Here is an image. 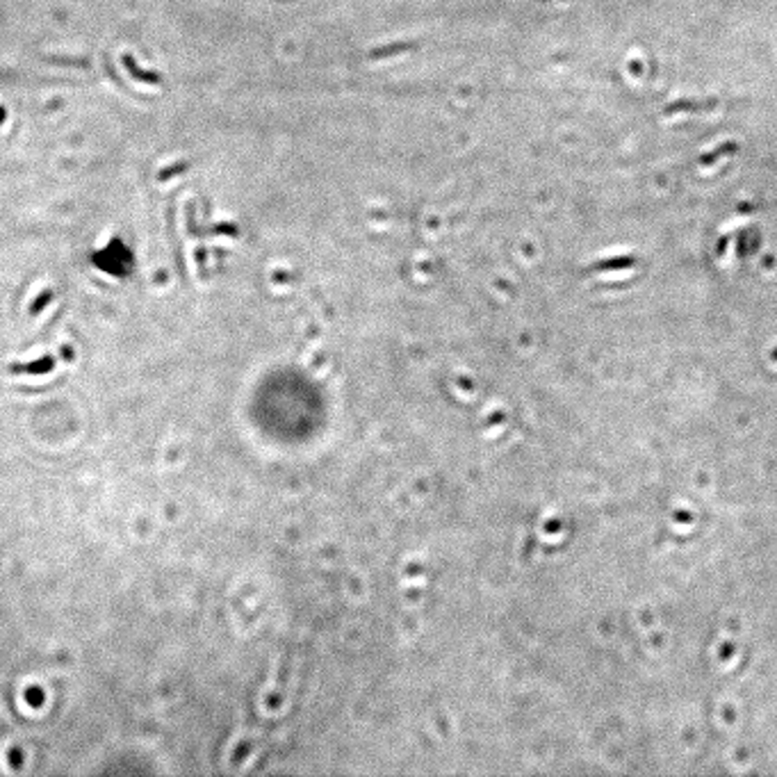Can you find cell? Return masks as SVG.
I'll list each match as a JSON object with an SVG mask.
<instances>
[{
	"label": "cell",
	"instance_id": "6da1fadb",
	"mask_svg": "<svg viewBox=\"0 0 777 777\" xmlns=\"http://www.w3.org/2000/svg\"><path fill=\"white\" fill-rule=\"evenodd\" d=\"M415 48H417V42H413V39H408V42H392L388 46H379V48H374V51H370V53H367V60H370V62L386 60V57L404 55L408 51H415Z\"/></svg>",
	"mask_w": 777,
	"mask_h": 777
},
{
	"label": "cell",
	"instance_id": "7a4b0ae2",
	"mask_svg": "<svg viewBox=\"0 0 777 777\" xmlns=\"http://www.w3.org/2000/svg\"><path fill=\"white\" fill-rule=\"evenodd\" d=\"M716 108V98H705V101H698V98H682V101H675L666 105L664 114H675V112H702V110H711Z\"/></svg>",
	"mask_w": 777,
	"mask_h": 777
}]
</instances>
